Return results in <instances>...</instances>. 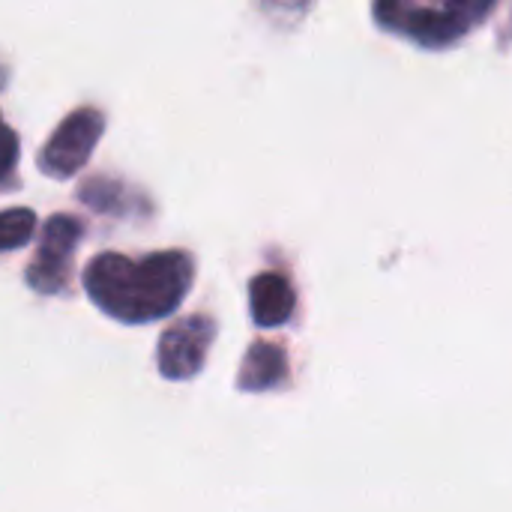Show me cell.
<instances>
[{
	"instance_id": "cell-6",
	"label": "cell",
	"mask_w": 512,
	"mask_h": 512,
	"mask_svg": "<svg viewBox=\"0 0 512 512\" xmlns=\"http://www.w3.org/2000/svg\"><path fill=\"white\" fill-rule=\"evenodd\" d=\"M297 309V291L291 279L279 270H261L249 279V315L255 327L273 330L294 318Z\"/></svg>"
},
{
	"instance_id": "cell-8",
	"label": "cell",
	"mask_w": 512,
	"mask_h": 512,
	"mask_svg": "<svg viewBox=\"0 0 512 512\" xmlns=\"http://www.w3.org/2000/svg\"><path fill=\"white\" fill-rule=\"evenodd\" d=\"M36 231V213L30 207H6L0 213V249H21Z\"/></svg>"
},
{
	"instance_id": "cell-1",
	"label": "cell",
	"mask_w": 512,
	"mask_h": 512,
	"mask_svg": "<svg viewBox=\"0 0 512 512\" xmlns=\"http://www.w3.org/2000/svg\"><path fill=\"white\" fill-rule=\"evenodd\" d=\"M195 279L186 249H159L141 258L99 252L87 261L81 285L90 303L120 324H153L180 309Z\"/></svg>"
},
{
	"instance_id": "cell-5",
	"label": "cell",
	"mask_w": 512,
	"mask_h": 512,
	"mask_svg": "<svg viewBox=\"0 0 512 512\" xmlns=\"http://www.w3.org/2000/svg\"><path fill=\"white\" fill-rule=\"evenodd\" d=\"M216 339L210 315H186L168 324L156 345V366L165 381H189L204 369L207 351Z\"/></svg>"
},
{
	"instance_id": "cell-3",
	"label": "cell",
	"mask_w": 512,
	"mask_h": 512,
	"mask_svg": "<svg viewBox=\"0 0 512 512\" xmlns=\"http://www.w3.org/2000/svg\"><path fill=\"white\" fill-rule=\"evenodd\" d=\"M87 225L72 213H54L42 225L36 252L24 270V282L36 294H63L72 273V258L84 240Z\"/></svg>"
},
{
	"instance_id": "cell-7",
	"label": "cell",
	"mask_w": 512,
	"mask_h": 512,
	"mask_svg": "<svg viewBox=\"0 0 512 512\" xmlns=\"http://www.w3.org/2000/svg\"><path fill=\"white\" fill-rule=\"evenodd\" d=\"M291 378L288 366V351L279 342L270 339H255L243 357V366L237 372V390L243 393H264L276 390Z\"/></svg>"
},
{
	"instance_id": "cell-2",
	"label": "cell",
	"mask_w": 512,
	"mask_h": 512,
	"mask_svg": "<svg viewBox=\"0 0 512 512\" xmlns=\"http://www.w3.org/2000/svg\"><path fill=\"white\" fill-rule=\"evenodd\" d=\"M492 12H495V3H477V0H459V3L381 0L372 6V15L381 30L405 36L423 48H447L465 39Z\"/></svg>"
},
{
	"instance_id": "cell-4",
	"label": "cell",
	"mask_w": 512,
	"mask_h": 512,
	"mask_svg": "<svg viewBox=\"0 0 512 512\" xmlns=\"http://www.w3.org/2000/svg\"><path fill=\"white\" fill-rule=\"evenodd\" d=\"M102 132H105V114L99 108L81 105L69 111L36 153V168L54 180H69L87 165Z\"/></svg>"
}]
</instances>
